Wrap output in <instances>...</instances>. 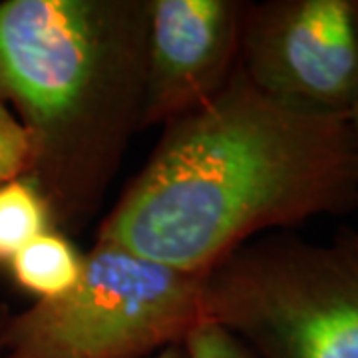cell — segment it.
I'll return each instance as SVG.
<instances>
[{"label": "cell", "mask_w": 358, "mask_h": 358, "mask_svg": "<svg viewBox=\"0 0 358 358\" xmlns=\"http://www.w3.org/2000/svg\"><path fill=\"white\" fill-rule=\"evenodd\" d=\"M357 209L358 150L346 117L273 100L237 62L211 102L164 126L96 241L205 275L259 235Z\"/></svg>", "instance_id": "1"}, {"label": "cell", "mask_w": 358, "mask_h": 358, "mask_svg": "<svg viewBox=\"0 0 358 358\" xmlns=\"http://www.w3.org/2000/svg\"><path fill=\"white\" fill-rule=\"evenodd\" d=\"M148 26L150 0H0V100L60 231L98 213L141 129Z\"/></svg>", "instance_id": "2"}, {"label": "cell", "mask_w": 358, "mask_h": 358, "mask_svg": "<svg viewBox=\"0 0 358 358\" xmlns=\"http://www.w3.org/2000/svg\"><path fill=\"white\" fill-rule=\"evenodd\" d=\"M203 313L257 358H358V229L241 245L205 273Z\"/></svg>", "instance_id": "3"}, {"label": "cell", "mask_w": 358, "mask_h": 358, "mask_svg": "<svg viewBox=\"0 0 358 358\" xmlns=\"http://www.w3.org/2000/svg\"><path fill=\"white\" fill-rule=\"evenodd\" d=\"M203 277L96 241L72 291L8 310L4 358H150L205 319Z\"/></svg>", "instance_id": "4"}, {"label": "cell", "mask_w": 358, "mask_h": 358, "mask_svg": "<svg viewBox=\"0 0 358 358\" xmlns=\"http://www.w3.org/2000/svg\"><path fill=\"white\" fill-rule=\"evenodd\" d=\"M239 66L277 102L346 117L358 98V0L243 2Z\"/></svg>", "instance_id": "5"}, {"label": "cell", "mask_w": 358, "mask_h": 358, "mask_svg": "<svg viewBox=\"0 0 358 358\" xmlns=\"http://www.w3.org/2000/svg\"><path fill=\"white\" fill-rule=\"evenodd\" d=\"M241 0H150L141 129L211 102L239 62Z\"/></svg>", "instance_id": "6"}, {"label": "cell", "mask_w": 358, "mask_h": 358, "mask_svg": "<svg viewBox=\"0 0 358 358\" xmlns=\"http://www.w3.org/2000/svg\"><path fill=\"white\" fill-rule=\"evenodd\" d=\"M84 255L64 231L38 235L8 263L13 282L38 301L58 299L72 291L84 273Z\"/></svg>", "instance_id": "7"}, {"label": "cell", "mask_w": 358, "mask_h": 358, "mask_svg": "<svg viewBox=\"0 0 358 358\" xmlns=\"http://www.w3.org/2000/svg\"><path fill=\"white\" fill-rule=\"evenodd\" d=\"M54 227L50 205L32 179L0 185V268L8 267L18 251Z\"/></svg>", "instance_id": "8"}, {"label": "cell", "mask_w": 358, "mask_h": 358, "mask_svg": "<svg viewBox=\"0 0 358 358\" xmlns=\"http://www.w3.org/2000/svg\"><path fill=\"white\" fill-rule=\"evenodd\" d=\"M32 169V141L13 108L0 100V185L28 178Z\"/></svg>", "instance_id": "9"}, {"label": "cell", "mask_w": 358, "mask_h": 358, "mask_svg": "<svg viewBox=\"0 0 358 358\" xmlns=\"http://www.w3.org/2000/svg\"><path fill=\"white\" fill-rule=\"evenodd\" d=\"M187 358H257L239 336L213 320H199L181 341Z\"/></svg>", "instance_id": "10"}, {"label": "cell", "mask_w": 358, "mask_h": 358, "mask_svg": "<svg viewBox=\"0 0 358 358\" xmlns=\"http://www.w3.org/2000/svg\"><path fill=\"white\" fill-rule=\"evenodd\" d=\"M150 358H187V355H185L183 345L179 343V345H169L166 348H162L159 352H155Z\"/></svg>", "instance_id": "11"}, {"label": "cell", "mask_w": 358, "mask_h": 358, "mask_svg": "<svg viewBox=\"0 0 358 358\" xmlns=\"http://www.w3.org/2000/svg\"><path fill=\"white\" fill-rule=\"evenodd\" d=\"M346 124H348L350 136H352L355 145H357V150H358V98H357V102H355V106H352V110H350L348 115H346Z\"/></svg>", "instance_id": "12"}, {"label": "cell", "mask_w": 358, "mask_h": 358, "mask_svg": "<svg viewBox=\"0 0 358 358\" xmlns=\"http://www.w3.org/2000/svg\"><path fill=\"white\" fill-rule=\"evenodd\" d=\"M10 307L6 303H0V358H4V350H2V324H4V319L8 315Z\"/></svg>", "instance_id": "13"}, {"label": "cell", "mask_w": 358, "mask_h": 358, "mask_svg": "<svg viewBox=\"0 0 358 358\" xmlns=\"http://www.w3.org/2000/svg\"><path fill=\"white\" fill-rule=\"evenodd\" d=\"M357 211H358V209H357Z\"/></svg>", "instance_id": "14"}]
</instances>
